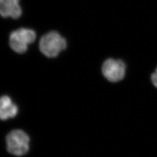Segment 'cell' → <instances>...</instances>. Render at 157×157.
<instances>
[{
  "label": "cell",
  "mask_w": 157,
  "mask_h": 157,
  "mask_svg": "<svg viewBox=\"0 0 157 157\" xmlns=\"http://www.w3.org/2000/svg\"><path fill=\"white\" fill-rule=\"evenodd\" d=\"M40 50L45 56L53 58L66 48L67 42L56 32H51L43 36L40 41Z\"/></svg>",
  "instance_id": "obj_1"
},
{
  "label": "cell",
  "mask_w": 157,
  "mask_h": 157,
  "mask_svg": "<svg viewBox=\"0 0 157 157\" xmlns=\"http://www.w3.org/2000/svg\"><path fill=\"white\" fill-rule=\"evenodd\" d=\"M29 143L28 135L21 130L11 131L6 137L8 151L16 156H22L28 153Z\"/></svg>",
  "instance_id": "obj_2"
},
{
  "label": "cell",
  "mask_w": 157,
  "mask_h": 157,
  "mask_svg": "<svg viewBox=\"0 0 157 157\" xmlns=\"http://www.w3.org/2000/svg\"><path fill=\"white\" fill-rule=\"evenodd\" d=\"M36 38V34L33 30L19 29L11 34L10 44L17 52L23 53L27 50L28 44L33 43Z\"/></svg>",
  "instance_id": "obj_3"
},
{
  "label": "cell",
  "mask_w": 157,
  "mask_h": 157,
  "mask_svg": "<svg viewBox=\"0 0 157 157\" xmlns=\"http://www.w3.org/2000/svg\"><path fill=\"white\" fill-rule=\"evenodd\" d=\"M102 71L109 81L117 82L122 80L125 76L126 65L122 60L109 58L104 62Z\"/></svg>",
  "instance_id": "obj_4"
},
{
  "label": "cell",
  "mask_w": 157,
  "mask_h": 157,
  "mask_svg": "<svg viewBox=\"0 0 157 157\" xmlns=\"http://www.w3.org/2000/svg\"><path fill=\"white\" fill-rule=\"evenodd\" d=\"M19 0H0V12L2 17L17 19L22 15Z\"/></svg>",
  "instance_id": "obj_5"
},
{
  "label": "cell",
  "mask_w": 157,
  "mask_h": 157,
  "mask_svg": "<svg viewBox=\"0 0 157 157\" xmlns=\"http://www.w3.org/2000/svg\"><path fill=\"white\" fill-rule=\"evenodd\" d=\"M17 107L12 103L11 99L6 95L1 98L0 101V117L3 121L10 118H13L17 113Z\"/></svg>",
  "instance_id": "obj_6"
},
{
  "label": "cell",
  "mask_w": 157,
  "mask_h": 157,
  "mask_svg": "<svg viewBox=\"0 0 157 157\" xmlns=\"http://www.w3.org/2000/svg\"><path fill=\"white\" fill-rule=\"evenodd\" d=\"M151 80L152 84L157 88V67L155 71L152 73L151 76Z\"/></svg>",
  "instance_id": "obj_7"
}]
</instances>
